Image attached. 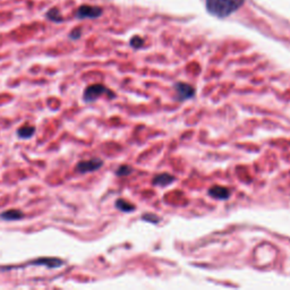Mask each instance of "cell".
<instances>
[{"mask_svg": "<svg viewBox=\"0 0 290 290\" xmlns=\"http://www.w3.org/2000/svg\"><path fill=\"white\" fill-rule=\"evenodd\" d=\"M35 131L36 130H35L34 126L24 125V126H22L21 128H18L17 132H16V135H17L18 139L27 140V139H31V137L34 135Z\"/></svg>", "mask_w": 290, "mask_h": 290, "instance_id": "obj_10", "label": "cell"}, {"mask_svg": "<svg viewBox=\"0 0 290 290\" xmlns=\"http://www.w3.org/2000/svg\"><path fill=\"white\" fill-rule=\"evenodd\" d=\"M175 90L176 93H177L178 101H184V100L192 99L195 96L194 88L187 83L178 82L177 84H175Z\"/></svg>", "mask_w": 290, "mask_h": 290, "instance_id": "obj_5", "label": "cell"}, {"mask_svg": "<svg viewBox=\"0 0 290 290\" xmlns=\"http://www.w3.org/2000/svg\"><path fill=\"white\" fill-rule=\"evenodd\" d=\"M143 45H144V40L141 39L140 36H134L131 39V46L134 49H140Z\"/></svg>", "mask_w": 290, "mask_h": 290, "instance_id": "obj_15", "label": "cell"}, {"mask_svg": "<svg viewBox=\"0 0 290 290\" xmlns=\"http://www.w3.org/2000/svg\"><path fill=\"white\" fill-rule=\"evenodd\" d=\"M115 205L118 210L121 211V212H132V211L135 210V205H133L132 203L127 202L126 199H122V198L117 199Z\"/></svg>", "mask_w": 290, "mask_h": 290, "instance_id": "obj_12", "label": "cell"}, {"mask_svg": "<svg viewBox=\"0 0 290 290\" xmlns=\"http://www.w3.org/2000/svg\"><path fill=\"white\" fill-rule=\"evenodd\" d=\"M24 217V212L21 210H16V209H12V210H7L0 213V219L4 221H18L22 220Z\"/></svg>", "mask_w": 290, "mask_h": 290, "instance_id": "obj_7", "label": "cell"}, {"mask_svg": "<svg viewBox=\"0 0 290 290\" xmlns=\"http://www.w3.org/2000/svg\"><path fill=\"white\" fill-rule=\"evenodd\" d=\"M209 195L217 199H227L230 197V191L222 186H213L209 189Z\"/></svg>", "mask_w": 290, "mask_h": 290, "instance_id": "obj_8", "label": "cell"}, {"mask_svg": "<svg viewBox=\"0 0 290 290\" xmlns=\"http://www.w3.org/2000/svg\"><path fill=\"white\" fill-rule=\"evenodd\" d=\"M103 9L99 6H89V5H82L77 8L75 13V17L78 20H87V18H99L102 15Z\"/></svg>", "mask_w": 290, "mask_h": 290, "instance_id": "obj_3", "label": "cell"}, {"mask_svg": "<svg viewBox=\"0 0 290 290\" xmlns=\"http://www.w3.org/2000/svg\"><path fill=\"white\" fill-rule=\"evenodd\" d=\"M132 171L133 169L130 167V165L123 164V165H120V167L116 170V175L119 176V177H125V176L131 175Z\"/></svg>", "mask_w": 290, "mask_h": 290, "instance_id": "obj_13", "label": "cell"}, {"mask_svg": "<svg viewBox=\"0 0 290 290\" xmlns=\"http://www.w3.org/2000/svg\"><path fill=\"white\" fill-rule=\"evenodd\" d=\"M176 180V178L174 176H171L169 174H160L158 176H155L152 180V183H153L154 186H160V187H165L168 186V185L173 184Z\"/></svg>", "mask_w": 290, "mask_h": 290, "instance_id": "obj_9", "label": "cell"}, {"mask_svg": "<svg viewBox=\"0 0 290 290\" xmlns=\"http://www.w3.org/2000/svg\"><path fill=\"white\" fill-rule=\"evenodd\" d=\"M103 165V161L99 158H93L90 160H83L76 164L75 170L79 174H89L94 173V171L99 170Z\"/></svg>", "mask_w": 290, "mask_h": 290, "instance_id": "obj_4", "label": "cell"}, {"mask_svg": "<svg viewBox=\"0 0 290 290\" xmlns=\"http://www.w3.org/2000/svg\"><path fill=\"white\" fill-rule=\"evenodd\" d=\"M102 96H107L108 98L111 99L115 98L116 94L102 84H92L89 85V87L84 90L83 100L87 103H90L97 101V100Z\"/></svg>", "mask_w": 290, "mask_h": 290, "instance_id": "obj_2", "label": "cell"}, {"mask_svg": "<svg viewBox=\"0 0 290 290\" xmlns=\"http://www.w3.org/2000/svg\"><path fill=\"white\" fill-rule=\"evenodd\" d=\"M80 36H82V30H80L79 27H76L74 28V30L70 31L69 33V35L68 37L70 40H73V41H77L80 39Z\"/></svg>", "mask_w": 290, "mask_h": 290, "instance_id": "obj_14", "label": "cell"}, {"mask_svg": "<svg viewBox=\"0 0 290 290\" xmlns=\"http://www.w3.org/2000/svg\"><path fill=\"white\" fill-rule=\"evenodd\" d=\"M245 2L246 0H205V7L211 15L226 18L238 11Z\"/></svg>", "mask_w": 290, "mask_h": 290, "instance_id": "obj_1", "label": "cell"}, {"mask_svg": "<svg viewBox=\"0 0 290 290\" xmlns=\"http://www.w3.org/2000/svg\"><path fill=\"white\" fill-rule=\"evenodd\" d=\"M143 219L144 221H147V222H152V223H158L160 221V219L158 216H154V215H144L143 216Z\"/></svg>", "mask_w": 290, "mask_h": 290, "instance_id": "obj_16", "label": "cell"}, {"mask_svg": "<svg viewBox=\"0 0 290 290\" xmlns=\"http://www.w3.org/2000/svg\"><path fill=\"white\" fill-rule=\"evenodd\" d=\"M46 17H47V20H49L50 22H54V23H63L64 22V17L61 16V14H60V11L58 8H51L49 9L48 12L46 13Z\"/></svg>", "mask_w": 290, "mask_h": 290, "instance_id": "obj_11", "label": "cell"}, {"mask_svg": "<svg viewBox=\"0 0 290 290\" xmlns=\"http://www.w3.org/2000/svg\"><path fill=\"white\" fill-rule=\"evenodd\" d=\"M28 265H37V266H47L48 269H58L64 265V261L58 258H40L37 260L31 261Z\"/></svg>", "mask_w": 290, "mask_h": 290, "instance_id": "obj_6", "label": "cell"}]
</instances>
